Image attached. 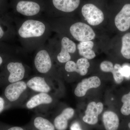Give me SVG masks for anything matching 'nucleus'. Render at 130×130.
<instances>
[{
	"instance_id": "obj_20",
	"label": "nucleus",
	"mask_w": 130,
	"mask_h": 130,
	"mask_svg": "<svg viewBox=\"0 0 130 130\" xmlns=\"http://www.w3.org/2000/svg\"><path fill=\"white\" fill-rule=\"evenodd\" d=\"M21 49L14 47L6 43L0 42V67L10 58L14 57Z\"/></svg>"
},
{
	"instance_id": "obj_13",
	"label": "nucleus",
	"mask_w": 130,
	"mask_h": 130,
	"mask_svg": "<svg viewBox=\"0 0 130 130\" xmlns=\"http://www.w3.org/2000/svg\"><path fill=\"white\" fill-rule=\"evenodd\" d=\"M103 104L101 102L96 103L95 102L90 103L87 106L85 115L83 118L84 122L90 125H95L98 121L99 115L103 111Z\"/></svg>"
},
{
	"instance_id": "obj_2",
	"label": "nucleus",
	"mask_w": 130,
	"mask_h": 130,
	"mask_svg": "<svg viewBox=\"0 0 130 130\" xmlns=\"http://www.w3.org/2000/svg\"><path fill=\"white\" fill-rule=\"evenodd\" d=\"M9 5L13 15L25 18H40L44 13V0H10Z\"/></svg>"
},
{
	"instance_id": "obj_16",
	"label": "nucleus",
	"mask_w": 130,
	"mask_h": 130,
	"mask_svg": "<svg viewBox=\"0 0 130 130\" xmlns=\"http://www.w3.org/2000/svg\"><path fill=\"white\" fill-rule=\"evenodd\" d=\"M73 108L68 107L63 109L59 115L54 119L53 123L56 130H66L68 125V121L74 116Z\"/></svg>"
},
{
	"instance_id": "obj_23",
	"label": "nucleus",
	"mask_w": 130,
	"mask_h": 130,
	"mask_svg": "<svg viewBox=\"0 0 130 130\" xmlns=\"http://www.w3.org/2000/svg\"><path fill=\"white\" fill-rule=\"evenodd\" d=\"M121 53L126 59H130V32H127L121 38Z\"/></svg>"
},
{
	"instance_id": "obj_14",
	"label": "nucleus",
	"mask_w": 130,
	"mask_h": 130,
	"mask_svg": "<svg viewBox=\"0 0 130 130\" xmlns=\"http://www.w3.org/2000/svg\"><path fill=\"white\" fill-rule=\"evenodd\" d=\"M101 85V80L97 76H94L85 78L77 85L74 90V94L77 97H83L89 89L98 88Z\"/></svg>"
},
{
	"instance_id": "obj_24",
	"label": "nucleus",
	"mask_w": 130,
	"mask_h": 130,
	"mask_svg": "<svg viewBox=\"0 0 130 130\" xmlns=\"http://www.w3.org/2000/svg\"><path fill=\"white\" fill-rule=\"evenodd\" d=\"M123 103L120 111L123 115L128 116L130 115V91L128 94L124 95L121 98Z\"/></svg>"
},
{
	"instance_id": "obj_28",
	"label": "nucleus",
	"mask_w": 130,
	"mask_h": 130,
	"mask_svg": "<svg viewBox=\"0 0 130 130\" xmlns=\"http://www.w3.org/2000/svg\"><path fill=\"white\" fill-rule=\"evenodd\" d=\"M5 107V102L4 99L0 97V113L3 111Z\"/></svg>"
},
{
	"instance_id": "obj_4",
	"label": "nucleus",
	"mask_w": 130,
	"mask_h": 130,
	"mask_svg": "<svg viewBox=\"0 0 130 130\" xmlns=\"http://www.w3.org/2000/svg\"><path fill=\"white\" fill-rule=\"evenodd\" d=\"M35 51V70L40 74L49 76L53 69L54 59L47 43H45Z\"/></svg>"
},
{
	"instance_id": "obj_3",
	"label": "nucleus",
	"mask_w": 130,
	"mask_h": 130,
	"mask_svg": "<svg viewBox=\"0 0 130 130\" xmlns=\"http://www.w3.org/2000/svg\"><path fill=\"white\" fill-rule=\"evenodd\" d=\"M44 2L42 17L52 19L72 14L79 8L81 0H44Z\"/></svg>"
},
{
	"instance_id": "obj_25",
	"label": "nucleus",
	"mask_w": 130,
	"mask_h": 130,
	"mask_svg": "<svg viewBox=\"0 0 130 130\" xmlns=\"http://www.w3.org/2000/svg\"><path fill=\"white\" fill-rule=\"evenodd\" d=\"M9 4L7 0H0V12L3 14H9Z\"/></svg>"
},
{
	"instance_id": "obj_27",
	"label": "nucleus",
	"mask_w": 130,
	"mask_h": 130,
	"mask_svg": "<svg viewBox=\"0 0 130 130\" xmlns=\"http://www.w3.org/2000/svg\"><path fill=\"white\" fill-rule=\"evenodd\" d=\"M2 130H28L27 126H8Z\"/></svg>"
},
{
	"instance_id": "obj_15",
	"label": "nucleus",
	"mask_w": 130,
	"mask_h": 130,
	"mask_svg": "<svg viewBox=\"0 0 130 130\" xmlns=\"http://www.w3.org/2000/svg\"><path fill=\"white\" fill-rule=\"evenodd\" d=\"M90 66V64L88 59L83 58L77 60L76 63L73 60L68 61L65 63L64 69L67 72H76L84 76L87 74Z\"/></svg>"
},
{
	"instance_id": "obj_26",
	"label": "nucleus",
	"mask_w": 130,
	"mask_h": 130,
	"mask_svg": "<svg viewBox=\"0 0 130 130\" xmlns=\"http://www.w3.org/2000/svg\"><path fill=\"white\" fill-rule=\"evenodd\" d=\"M121 73L124 77H128L130 76V67L128 66H122Z\"/></svg>"
},
{
	"instance_id": "obj_19",
	"label": "nucleus",
	"mask_w": 130,
	"mask_h": 130,
	"mask_svg": "<svg viewBox=\"0 0 130 130\" xmlns=\"http://www.w3.org/2000/svg\"><path fill=\"white\" fill-rule=\"evenodd\" d=\"M27 126L29 130H56L53 122L41 116H35Z\"/></svg>"
},
{
	"instance_id": "obj_29",
	"label": "nucleus",
	"mask_w": 130,
	"mask_h": 130,
	"mask_svg": "<svg viewBox=\"0 0 130 130\" xmlns=\"http://www.w3.org/2000/svg\"><path fill=\"white\" fill-rule=\"evenodd\" d=\"M71 130H82L80 126L77 123H74L71 127Z\"/></svg>"
},
{
	"instance_id": "obj_30",
	"label": "nucleus",
	"mask_w": 130,
	"mask_h": 130,
	"mask_svg": "<svg viewBox=\"0 0 130 130\" xmlns=\"http://www.w3.org/2000/svg\"><path fill=\"white\" fill-rule=\"evenodd\" d=\"M128 127H129V129H130V122L129 123V124H128Z\"/></svg>"
},
{
	"instance_id": "obj_17",
	"label": "nucleus",
	"mask_w": 130,
	"mask_h": 130,
	"mask_svg": "<svg viewBox=\"0 0 130 130\" xmlns=\"http://www.w3.org/2000/svg\"><path fill=\"white\" fill-rule=\"evenodd\" d=\"M101 70L103 72H111L116 83L120 84L123 82L124 77L121 73L122 66L119 64H113L109 61H104L100 65Z\"/></svg>"
},
{
	"instance_id": "obj_10",
	"label": "nucleus",
	"mask_w": 130,
	"mask_h": 130,
	"mask_svg": "<svg viewBox=\"0 0 130 130\" xmlns=\"http://www.w3.org/2000/svg\"><path fill=\"white\" fill-rule=\"evenodd\" d=\"M26 83L28 88L35 92L50 94L52 91L49 75L40 74L30 78Z\"/></svg>"
},
{
	"instance_id": "obj_9",
	"label": "nucleus",
	"mask_w": 130,
	"mask_h": 130,
	"mask_svg": "<svg viewBox=\"0 0 130 130\" xmlns=\"http://www.w3.org/2000/svg\"><path fill=\"white\" fill-rule=\"evenodd\" d=\"M16 37L12 16L11 13L0 12V42L11 41Z\"/></svg>"
},
{
	"instance_id": "obj_21",
	"label": "nucleus",
	"mask_w": 130,
	"mask_h": 130,
	"mask_svg": "<svg viewBox=\"0 0 130 130\" xmlns=\"http://www.w3.org/2000/svg\"><path fill=\"white\" fill-rule=\"evenodd\" d=\"M102 120L106 130H117L119 125L118 115L112 111H106L103 114Z\"/></svg>"
},
{
	"instance_id": "obj_1",
	"label": "nucleus",
	"mask_w": 130,
	"mask_h": 130,
	"mask_svg": "<svg viewBox=\"0 0 130 130\" xmlns=\"http://www.w3.org/2000/svg\"><path fill=\"white\" fill-rule=\"evenodd\" d=\"M12 15L16 36L23 52L31 53L35 51L49 39L52 31L51 26L43 17L22 18Z\"/></svg>"
},
{
	"instance_id": "obj_5",
	"label": "nucleus",
	"mask_w": 130,
	"mask_h": 130,
	"mask_svg": "<svg viewBox=\"0 0 130 130\" xmlns=\"http://www.w3.org/2000/svg\"><path fill=\"white\" fill-rule=\"evenodd\" d=\"M67 28L58 29L54 31L68 32L73 38L79 42L91 41L95 38V32L90 26L82 22H75L68 25Z\"/></svg>"
},
{
	"instance_id": "obj_11",
	"label": "nucleus",
	"mask_w": 130,
	"mask_h": 130,
	"mask_svg": "<svg viewBox=\"0 0 130 130\" xmlns=\"http://www.w3.org/2000/svg\"><path fill=\"white\" fill-rule=\"evenodd\" d=\"M28 88L26 82L23 80L10 83L5 89V97L9 102H16L23 96Z\"/></svg>"
},
{
	"instance_id": "obj_12",
	"label": "nucleus",
	"mask_w": 130,
	"mask_h": 130,
	"mask_svg": "<svg viewBox=\"0 0 130 130\" xmlns=\"http://www.w3.org/2000/svg\"><path fill=\"white\" fill-rule=\"evenodd\" d=\"M115 24L119 31L125 32L130 28V3H126L115 18Z\"/></svg>"
},
{
	"instance_id": "obj_7",
	"label": "nucleus",
	"mask_w": 130,
	"mask_h": 130,
	"mask_svg": "<svg viewBox=\"0 0 130 130\" xmlns=\"http://www.w3.org/2000/svg\"><path fill=\"white\" fill-rule=\"evenodd\" d=\"M5 69L7 72L8 81L9 83L21 81L27 73V67L20 60L14 57L9 59L5 63Z\"/></svg>"
},
{
	"instance_id": "obj_6",
	"label": "nucleus",
	"mask_w": 130,
	"mask_h": 130,
	"mask_svg": "<svg viewBox=\"0 0 130 130\" xmlns=\"http://www.w3.org/2000/svg\"><path fill=\"white\" fill-rule=\"evenodd\" d=\"M59 46V48L57 49L51 48L49 47L52 49H59L58 51H51L53 58L55 56L56 60L59 63L65 64L71 60V54L76 52V45L75 42L70 38L66 36H63L60 37Z\"/></svg>"
},
{
	"instance_id": "obj_8",
	"label": "nucleus",
	"mask_w": 130,
	"mask_h": 130,
	"mask_svg": "<svg viewBox=\"0 0 130 130\" xmlns=\"http://www.w3.org/2000/svg\"><path fill=\"white\" fill-rule=\"evenodd\" d=\"M81 14L91 25H99L104 21V13L98 5L93 2L84 3L81 6Z\"/></svg>"
},
{
	"instance_id": "obj_22",
	"label": "nucleus",
	"mask_w": 130,
	"mask_h": 130,
	"mask_svg": "<svg viewBox=\"0 0 130 130\" xmlns=\"http://www.w3.org/2000/svg\"><path fill=\"white\" fill-rule=\"evenodd\" d=\"M94 43L92 41L80 42L77 46V48L80 55L91 60L95 58L96 55L93 48Z\"/></svg>"
},
{
	"instance_id": "obj_18",
	"label": "nucleus",
	"mask_w": 130,
	"mask_h": 130,
	"mask_svg": "<svg viewBox=\"0 0 130 130\" xmlns=\"http://www.w3.org/2000/svg\"><path fill=\"white\" fill-rule=\"evenodd\" d=\"M53 101V97L50 94L38 93L29 99L26 104V107L28 109H34L41 105L51 104Z\"/></svg>"
}]
</instances>
